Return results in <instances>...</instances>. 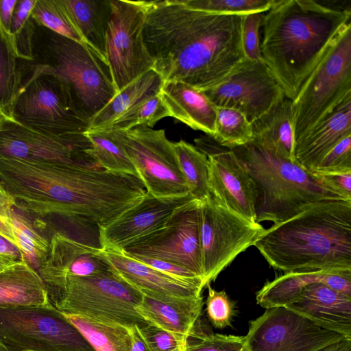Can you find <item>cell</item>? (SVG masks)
Wrapping results in <instances>:
<instances>
[{"label": "cell", "instance_id": "obj_8", "mask_svg": "<svg viewBox=\"0 0 351 351\" xmlns=\"http://www.w3.org/2000/svg\"><path fill=\"white\" fill-rule=\"evenodd\" d=\"M351 99V23L339 32L292 101L294 143Z\"/></svg>", "mask_w": 351, "mask_h": 351}, {"label": "cell", "instance_id": "obj_2", "mask_svg": "<svg viewBox=\"0 0 351 351\" xmlns=\"http://www.w3.org/2000/svg\"><path fill=\"white\" fill-rule=\"evenodd\" d=\"M244 15L193 9L184 0L145 1L144 41L162 82L199 90L215 86L244 59Z\"/></svg>", "mask_w": 351, "mask_h": 351}, {"label": "cell", "instance_id": "obj_50", "mask_svg": "<svg viewBox=\"0 0 351 351\" xmlns=\"http://www.w3.org/2000/svg\"><path fill=\"white\" fill-rule=\"evenodd\" d=\"M0 254L12 256L17 261L23 258L20 250L1 235H0Z\"/></svg>", "mask_w": 351, "mask_h": 351}, {"label": "cell", "instance_id": "obj_23", "mask_svg": "<svg viewBox=\"0 0 351 351\" xmlns=\"http://www.w3.org/2000/svg\"><path fill=\"white\" fill-rule=\"evenodd\" d=\"M351 135V99L343 102L328 117L294 143L295 161L313 171L326 154Z\"/></svg>", "mask_w": 351, "mask_h": 351}, {"label": "cell", "instance_id": "obj_18", "mask_svg": "<svg viewBox=\"0 0 351 351\" xmlns=\"http://www.w3.org/2000/svg\"><path fill=\"white\" fill-rule=\"evenodd\" d=\"M194 141L209 162L208 182L210 195L228 209L256 222L255 185L234 153L219 145L209 136Z\"/></svg>", "mask_w": 351, "mask_h": 351}, {"label": "cell", "instance_id": "obj_48", "mask_svg": "<svg viewBox=\"0 0 351 351\" xmlns=\"http://www.w3.org/2000/svg\"><path fill=\"white\" fill-rule=\"evenodd\" d=\"M320 175L346 195L351 197V172L325 173Z\"/></svg>", "mask_w": 351, "mask_h": 351}, {"label": "cell", "instance_id": "obj_35", "mask_svg": "<svg viewBox=\"0 0 351 351\" xmlns=\"http://www.w3.org/2000/svg\"><path fill=\"white\" fill-rule=\"evenodd\" d=\"M31 16L38 24L88 47L72 19L64 0H36Z\"/></svg>", "mask_w": 351, "mask_h": 351}, {"label": "cell", "instance_id": "obj_21", "mask_svg": "<svg viewBox=\"0 0 351 351\" xmlns=\"http://www.w3.org/2000/svg\"><path fill=\"white\" fill-rule=\"evenodd\" d=\"M114 271L145 296L160 300L193 298L202 295V280H186L158 271L123 253L104 251Z\"/></svg>", "mask_w": 351, "mask_h": 351}, {"label": "cell", "instance_id": "obj_30", "mask_svg": "<svg viewBox=\"0 0 351 351\" xmlns=\"http://www.w3.org/2000/svg\"><path fill=\"white\" fill-rule=\"evenodd\" d=\"M330 270H295L267 281L256 294V303L265 309L285 307L298 300L304 288L312 283L324 284Z\"/></svg>", "mask_w": 351, "mask_h": 351}, {"label": "cell", "instance_id": "obj_4", "mask_svg": "<svg viewBox=\"0 0 351 351\" xmlns=\"http://www.w3.org/2000/svg\"><path fill=\"white\" fill-rule=\"evenodd\" d=\"M254 245L285 272L351 270V201L317 202L265 229Z\"/></svg>", "mask_w": 351, "mask_h": 351}, {"label": "cell", "instance_id": "obj_47", "mask_svg": "<svg viewBox=\"0 0 351 351\" xmlns=\"http://www.w3.org/2000/svg\"><path fill=\"white\" fill-rule=\"evenodd\" d=\"M14 206L13 197L5 190L0 181V235L17 247L12 223V211Z\"/></svg>", "mask_w": 351, "mask_h": 351}, {"label": "cell", "instance_id": "obj_38", "mask_svg": "<svg viewBox=\"0 0 351 351\" xmlns=\"http://www.w3.org/2000/svg\"><path fill=\"white\" fill-rule=\"evenodd\" d=\"M36 0H18L14 10L10 36L19 59L32 60V42L34 21L31 14Z\"/></svg>", "mask_w": 351, "mask_h": 351}, {"label": "cell", "instance_id": "obj_45", "mask_svg": "<svg viewBox=\"0 0 351 351\" xmlns=\"http://www.w3.org/2000/svg\"><path fill=\"white\" fill-rule=\"evenodd\" d=\"M138 330L150 351H173L184 346L185 338L152 324L148 323Z\"/></svg>", "mask_w": 351, "mask_h": 351}, {"label": "cell", "instance_id": "obj_42", "mask_svg": "<svg viewBox=\"0 0 351 351\" xmlns=\"http://www.w3.org/2000/svg\"><path fill=\"white\" fill-rule=\"evenodd\" d=\"M208 296L206 300V312L209 322L218 329H223L232 325L233 317L237 313V306L226 291H217L208 284Z\"/></svg>", "mask_w": 351, "mask_h": 351}, {"label": "cell", "instance_id": "obj_46", "mask_svg": "<svg viewBox=\"0 0 351 351\" xmlns=\"http://www.w3.org/2000/svg\"><path fill=\"white\" fill-rule=\"evenodd\" d=\"M130 257L158 271L176 278L191 281L199 280H202L204 281L202 278L196 276L194 273L187 269L169 261L143 256H130Z\"/></svg>", "mask_w": 351, "mask_h": 351}, {"label": "cell", "instance_id": "obj_20", "mask_svg": "<svg viewBox=\"0 0 351 351\" xmlns=\"http://www.w3.org/2000/svg\"><path fill=\"white\" fill-rule=\"evenodd\" d=\"M49 241L48 251L36 269L45 286L68 277L115 272L99 244L85 242L62 231L53 232Z\"/></svg>", "mask_w": 351, "mask_h": 351}, {"label": "cell", "instance_id": "obj_41", "mask_svg": "<svg viewBox=\"0 0 351 351\" xmlns=\"http://www.w3.org/2000/svg\"><path fill=\"white\" fill-rule=\"evenodd\" d=\"M189 7L218 14H247L268 11L275 0H184Z\"/></svg>", "mask_w": 351, "mask_h": 351}, {"label": "cell", "instance_id": "obj_31", "mask_svg": "<svg viewBox=\"0 0 351 351\" xmlns=\"http://www.w3.org/2000/svg\"><path fill=\"white\" fill-rule=\"evenodd\" d=\"M64 315L78 329L95 351H131L130 328L82 315Z\"/></svg>", "mask_w": 351, "mask_h": 351}, {"label": "cell", "instance_id": "obj_11", "mask_svg": "<svg viewBox=\"0 0 351 351\" xmlns=\"http://www.w3.org/2000/svg\"><path fill=\"white\" fill-rule=\"evenodd\" d=\"M265 228L219 203L211 195L200 201L199 234L206 287L241 252L261 236Z\"/></svg>", "mask_w": 351, "mask_h": 351}, {"label": "cell", "instance_id": "obj_5", "mask_svg": "<svg viewBox=\"0 0 351 351\" xmlns=\"http://www.w3.org/2000/svg\"><path fill=\"white\" fill-rule=\"evenodd\" d=\"M230 149L254 181L257 223L284 221L322 200L351 201L322 175L254 141Z\"/></svg>", "mask_w": 351, "mask_h": 351}, {"label": "cell", "instance_id": "obj_37", "mask_svg": "<svg viewBox=\"0 0 351 351\" xmlns=\"http://www.w3.org/2000/svg\"><path fill=\"white\" fill-rule=\"evenodd\" d=\"M12 223L23 258L36 270L48 251L49 240L38 233L29 218L14 208L12 211Z\"/></svg>", "mask_w": 351, "mask_h": 351}, {"label": "cell", "instance_id": "obj_53", "mask_svg": "<svg viewBox=\"0 0 351 351\" xmlns=\"http://www.w3.org/2000/svg\"><path fill=\"white\" fill-rule=\"evenodd\" d=\"M14 258L0 254V270L17 262Z\"/></svg>", "mask_w": 351, "mask_h": 351}, {"label": "cell", "instance_id": "obj_54", "mask_svg": "<svg viewBox=\"0 0 351 351\" xmlns=\"http://www.w3.org/2000/svg\"><path fill=\"white\" fill-rule=\"evenodd\" d=\"M241 351H251L247 343L245 346V347Z\"/></svg>", "mask_w": 351, "mask_h": 351}, {"label": "cell", "instance_id": "obj_16", "mask_svg": "<svg viewBox=\"0 0 351 351\" xmlns=\"http://www.w3.org/2000/svg\"><path fill=\"white\" fill-rule=\"evenodd\" d=\"M203 92L216 107L237 110L251 124L286 97L263 60L245 58L221 82Z\"/></svg>", "mask_w": 351, "mask_h": 351}, {"label": "cell", "instance_id": "obj_43", "mask_svg": "<svg viewBox=\"0 0 351 351\" xmlns=\"http://www.w3.org/2000/svg\"><path fill=\"white\" fill-rule=\"evenodd\" d=\"M311 172L320 174L351 172V135L332 147Z\"/></svg>", "mask_w": 351, "mask_h": 351}, {"label": "cell", "instance_id": "obj_15", "mask_svg": "<svg viewBox=\"0 0 351 351\" xmlns=\"http://www.w3.org/2000/svg\"><path fill=\"white\" fill-rule=\"evenodd\" d=\"M199 204L200 201L193 199L181 206L162 228L130 243L121 253L169 261L204 280L199 234Z\"/></svg>", "mask_w": 351, "mask_h": 351}, {"label": "cell", "instance_id": "obj_12", "mask_svg": "<svg viewBox=\"0 0 351 351\" xmlns=\"http://www.w3.org/2000/svg\"><path fill=\"white\" fill-rule=\"evenodd\" d=\"M108 130L130 158L147 193L158 197L190 194L165 130L138 126Z\"/></svg>", "mask_w": 351, "mask_h": 351}, {"label": "cell", "instance_id": "obj_55", "mask_svg": "<svg viewBox=\"0 0 351 351\" xmlns=\"http://www.w3.org/2000/svg\"><path fill=\"white\" fill-rule=\"evenodd\" d=\"M173 351H185L184 350V346L182 348H180V349H178V350H173Z\"/></svg>", "mask_w": 351, "mask_h": 351}, {"label": "cell", "instance_id": "obj_7", "mask_svg": "<svg viewBox=\"0 0 351 351\" xmlns=\"http://www.w3.org/2000/svg\"><path fill=\"white\" fill-rule=\"evenodd\" d=\"M50 303L64 314L141 328L148 323L137 313L143 294L116 272L93 277H68L45 286Z\"/></svg>", "mask_w": 351, "mask_h": 351}, {"label": "cell", "instance_id": "obj_56", "mask_svg": "<svg viewBox=\"0 0 351 351\" xmlns=\"http://www.w3.org/2000/svg\"><path fill=\"white\" fill-rule=\"evenodd\" d=\"M1 118H2V115H1V114L0 112V124H1Z\"/></svg>", "mask_w": 351, "mask_h": 351}, {"label": "cell", "instance_id": "obj_40", "mask_svg": "<svg viewBox=\"0 0 351 351\" xmlns=\"http://www.w3.org/2000/svg\"><path fill=\"white\" fill-rule=\"evenodd\" d=\"M166 117H169V111L158 93L139 104L106 130H127L138 126L152 128L159 120Z\"/></svg>", "mask_w": 351, "mask_h": 351}, {"label": "cell", "instance_id": "obj_19", "mask_svg": "<svg viewBox=\"0 0 351 351\" xmlns=\"http://www.w3.org/2000/svg\"><path fill=\"white\" fill-rule=\"evenodd\" d=\"M195 199L191 194L143 199L109 223L99 226V243L104 251L121 253L134 242L162 228L177 208Z\"/></svg>", "mask_w": 351, "mask_h": 351}, {"label": "cell", "instance_id": "obj_52", "mask_svg": "<svg viewBox=\"0 0 351 351\" xmlns=\"http://www.w3.org/2000/svg\"><path fill=\"white\" fill-rule=\"evenodd\" d=\"M317 351H351V340L345 339Z\"/></svg>", "mask_w": 351, "mask_h": 351}, {"label": "cell", "instance_id": "obj_6", "mask_svg": "<svg viewBox=\"0 0 351 351\" xmlns=\"http://www.w3.org/2000/svg\"><path fill=\"white\" fill-rule=\"evenodd\" d=\"M32 60H20L25 71L55 75L68 87L75 106L89 121L117 94L109 65L90 47L34 21Z\"/></svg>", "mask_w": 351, "mask_h": 351}, {"label": "cell", "instance_id": "obj_27", "mask_svg": "<svg viewBox=\"0 0 351 351\" xmlns=\"http://www.w3.org/2000/svg\"><path fill=\"white\" fill-rule=\"evenodd\" d=\"M253 140L292 162L294 156L292 101L285 97L252 123Z\"/></svg>", "mask_w": 351, "mask_h": 351}, {"label": "cell", "instance_id": "obj_1", "mask_svg": "<svg viewBox=\"0 0 351 351\" xmlns=\"http://www.w3.org/2000/svg\"><path fill=\"white\" fill-rule=\"evenodd\" d=\"M0 181L13 197L14 208L37 228L59 220L105 226L146 193L134 175L9 157H0Z\"/></svg>", "mask_w": 351, "mask_h": 351}, {"label": "cell", "instance_id": "obj_25", "mask_svg": "<svg viewBox=\"0 0 351 351\" xmlns=\"http://www.w3.org/2000/svg\"><path fill=\"white\" fill-rule=\"evenodd\" d=\"M203 305L202 295L160 300L143 295L136 311L147 323L185 338L201 316Z\"/></svg>", "mask_w": 351, "mask_h": 351}, {"label": "cell", "instance_id": "obj_3", "mask_svg": "<svg viewBox=\"0 0 351 351\" xmlns=\"http://www.w3.org/2000/svg\"><path fill=\"white\" fill-rule=\"evenodd\" d=\"M350 17V8L313 0H275L264 14L261 51L287 98L295 99Z\"/></svg>", "mask_w": 351, "mask_h": 351}, {"label": "cell", "instance_id": "obj_34", "mask_svg": "<svg viewBox=\"0 0 351 351\" xmlns=\"http://www.w3.org/2000/svg\"><path fill=\"white\" fill-rule=\"evenodd\" d=\"M86 136L100 167L108 171L134 175L136 170L128 154L108 130H88Z\"/></svg>", "mask_w": 351, "mask_h": 351}, {"label": "cell", "instance_id": "obj_9", "mask_svg": "<svg viewBox=\"0 0 351 351\" xmlns=\"http://www.w3.org/2000/svg\"><path fill=\"white\" fill-rule=\"evenodd\" d=\"M11 119L33 130L56 135L84 133L89 127L66 85L55 75L40 71L22 73Z\"/></svg>", "mask_w": 351, "mask_h": 351}, {"label": "cell", "instance_id": "obj_10", "mask_svg": "<svg viewBox=\"0 0 351 351\" xmlns=\"http://www.w3.org/2000/svg\"><path fill=\"white\" fill-rule=\"evenodd\" d=\"M0 351H95L51 304L0 307Z\"/></svg>", "mask_w": 351, "mask_h": 351}, {"label": "cell", "instance_id": "obj_44", "mask_svg": "<svg viewBox=\"0 0 351 351\" xmlns=\"http://www.w3.org/2000/svg\"><path fill=\"white\" fill-rule=\"evenodd\" d=\"M264 14L261 12L243 16L241 29V45L244 57L252 60H263L261 51L259 29L263 25Z\"/></svg>", "mask_w": 351, "mask_h": 351}, {"label": "cell", "instance_id": "obj_36", "mask_svg": "<svg viewBox=\"0 0 351 351\" xmlns=\"http://www.w3.org/2000/svg\"><path fill=\"white\" fill-rule=\"evenodd\" d=\"M212 138L219 145L232 149L253 140L252 126L241 112L217 107L215 131Z\"/></svg>", "mask_w": 351, "mask_h": 351}, {"label": "cell", "instance_id": "obj_28", "mask_svg": "<svg viewBox=\"0 0 351 351\" xmlns=\"http://www.w3.org/2000/svg\"><path fill=\"white\" fill-rule=\"evenodd\" d=\"M161 77L153 69L125 86L90 120L88 130H106L139 104L159 93Z\"/></svg>", "mask_w": 351, "mask_h": 351}, {"label": "cell", "instance_id": "obj_51", "mask_svg": "<svg viewBox=\"0 0 351 351\" xmlns=\"http://www.w3.org/2000/svg\"><path fill=\"white\" fill-rule=\"evenodd\" d=\"M138 328V326H134L130 328L132 342L131 351H150L141 337Z\"/></svg>", "mask_w": 351, "mask_h": 351}, {"label": "cell", "instance_id": "obj_13", "mask_svg": "<svg viewBox=\"0 0 351 351\" xmlns=\"http://www.w3.org/2000/svg\"><path fill=\"white\" fill-rule=\"evenodd\" d=\"M110 3L105 57L119 92L153 69L154 62L143 37L145 1L110 0Z\"/></svg>", "mask_w": 351, "mask_h": 351}, {"label": "cell", "instance_id": "obj_26", "mask_svg": "<svg viewBox=\"0 0 351 351\" xmlns=\"http://www.w3.org/2000/svg\"><path fill=\"white\" fill-rule=\"evenodd\" d=\"M49 304L41 277L23 258L0 270V307Z\"/></svg>", "mask_w": 351, "mask_h": 351}, {"label": "cell", "instance_id": "obj_33", "mask_svg": "<svg viewBox=\"0 0 351 351\" xmlns=\"http://www.w3.org/2000/svg\"><path fill=\"white\" fill-rule=\"evenodd\" d=\"M172 144L189 193L199 201L210 197L209 162L206 155L184 140L172 142Z\"/></svg>", "mask_w": 351, "mask_h": 351}, {"label": "cell", "instance_id": "obj_32", "mask_svg": "<svg viewBox=\"0 0 351 351\" xmlns=\"http://www.w3.org/2000/svg\"><path fill=\"white\" fill-rule=\"evenodd\" d=\"M20 59L10 34L0 25V112L11 119L13 104L22 86Z\"/></svg>", "mask_w": 351, "mask_h": 351}, {"label": "cell", "instance_id": "obj_29", "mask_svg": "<svg viewBox=\"0 0 351 351\" xmlns=\"http://www.w3.org/2000/svg\"><path fill=\"white\" fill-rule=\"evenodd\" d=\"M64 3L87 45L106 59L110 0H64Z\"/></svg>", "mask_w": 351, "mask_h": 351}, {"label": "cell", "instance_id": "obj_22", "mask_svg": "<svg viewBox=\"0 0 351 351\" xmlns=\"http://www.w3.org/2000/svg\"><path fill=\"white\" fill-rule=\"evenodd\" d=\"M285 308L351 340L350 296L315 282L307 285L298 300Z\"/></svg>", "mask_w": 351, "mask_h": 351}, {"label": "cell", "instance_id": "obj_24", "mask_svg": "<svg viewBox=\"0 0 351 351\" xmlns=\"http://www.w3.org/2000/svg\"><path fill=\"white\" fill-rule=\"evenodd\" d=\"M159 94L169 117L214 136L217 107L202 90L183 82H167L162 83Z\"/></svg>", "mask_w": 351, "mask_h": 351}, {"label": "cell", "instance_id": "obj_17", "mask_svg": "<svg viewBox=\"0 0 351 351\" xmlns=\"http://www.w3.org/2000/svg\"><path fill=\"white\" fill-rule=\"evenodd\" d=\"M245 336L251 351H317L346 339L285 307L250 321Z\"/></svg>", "mask_w": 351, "mask_h": 351}, {"label": "cell", "instance_id": "obj_14", "mask_svg": "<svg viewBox=\"0 0 351 351\" xmlns=\"http://www.w3.org/2000/svg\"><path fill=\"white\" fill-rule=\"evenodd\" d=\"M92 149V144L85 132L60 135L45 134L26 128L12 119L1 118L0 157L101 169Z\"/></svg>", "mask_w": 351, "mask_h": 351}, {"label": "cell", "instance_id": "obj_49", "mask_svg": "<svg viewBox=\"0 0 351 351\" xmlns=\"http://www.w3.org/2000/svg\"><path fill=\"white\" fill-rule=\"evenodd\" d=\"M18 0H0V25L10 35L14 10Z\"/></svg>", "mask_w": 351, "mask_h": 351}, {"label": "cell", "instance_id": "obj_39", "mask_svg": "<svg viewBox=\"0 0 351 351\" xmlns=\"http://www.w3.org/2000/svg\"><path fill=\"white\" fill-rule=\"evenodd\" d=\"M245 336L207 332L200 324V317L185 337V351H241L246 345Z\"/></svg>", "mask_w": 351, "mask_h": 351}]
</instances>
